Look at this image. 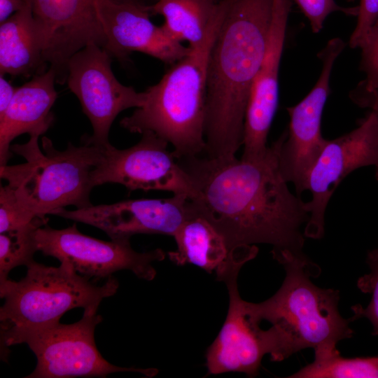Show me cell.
<instances>
[{
  "label": "cell",
  "mask_w": 378,
  "mask_h": 378,
  "mask_svg": "<svg viewBox=\"0 0 378 378\" xmlns=\"http://www.w3.org/2000/svg\"><path fill=\"white\" fill-rule=\"evenodd\" d=\"M288 129L253 161L198 155L177 159L193 187L194 209L223 236L229 248L266 244L272 253H303L302 225L309 214L279 167Z\"/></svg>",
  "instance_id": "cell-1"
},
{
  "label": "cell",
  "mask_w": 378,
  "mask_h": 378,
  "mask_svg": "<svg viewBox=\"0 0 378 378\" xmlns=\"http://www.w3.org/2000/svg\"><path fill=\"white\" fill-rule=\"evenodd\" d=\"M274 0H232L207 64L205 148L209 158L230 160L243 145L246 108L262 62Z\"/></svg>",
  "instance_id": "cell-2"
},
{
  "label": "cell",
  "mask_w": 378,
  "mask_h": 378,
  "mask_svg": "<svg viewBox=\"0 0 378 378\" xmlns=\"http://www.w3.org/2000/svg\"><path fill=\"white\" fill-rule=\"evenodd\" d=\"M286 272L279 289L266 300L247 302L249 314L260 324H271L263 330L271 360H284L302 349L337 345L353 336L349 323L338 310L340 292L316 286L320 267L304 253L288 251L272 253Z\"/></svg>",
  "instance_id": "cell-3"
},
{
  "label": "cell",
  "mask_w": 378,
  "mask_h": 378,
  "mask_svg": "<svg viewBox=\"0 0 378 378\" xmlns=\"http://www.w3.org/2000/svg\"><path fill=\"white\" fill-rule=\"evenodd\" d=\"M230 4L218 1L203 42L144 91V104L120 120L122 127L132 133L153 132L173 146L177 159L203 154L209 55Z\"/></svg>",
  "instance_id": "cell-4"
},
{
  "label": "cell",
  "mask_w": 378,
  "mask_h": 378,
  "mask_svg": "<svg viewBox=\"0 0 378 378\" xmlns=\"http://www.w3.org/2000/svg\"><path fill=\"white\" fill-rule=\"evenodd\" d=\"M38 139L30 136L25 144L11 145L13 153L25 162L0 167L1 178L13 189L20 206L32 217L42 218L68 206H92V172L104 158V147L69 143L59 150L43 136L42 151Z\"/></svg>",
  "instance_id": "cell-5"
},
{
  "label": "cell",
  "mask_w": 378,
  "mask_h": 378,
  "mask_svg": "<svg viewBox=\"0 0 378 378\" xmlns=\"http://www.w3.org/2000/svg\"><path fill=\"white\" fill-rule=\"evenodd\" d=\"M26 267L24 278L0 287V333L44 327L75 308L97 310L119 287L113 276L99 284L65 262L52 267L34 260Z\"/></svg>",
  "instance_id": "cell-6"
},
{
  "label": "cell",
  "mask_w": 378,
  "mask_h": 378,
  "mask_svg": "<svg viewBox=\"0 0 378 378\" xmlns=\"http://www.w3.org/2000/svg\"><path fill=\"white\" fill-rule=\"evenodd\" d=\"M102 320L97 309H89L71 324L58 321L39 328L0 333L1 358L8 359L10 346L27 344L36 358V365L26 378L106 377L122 372L155 377L156 368L119 367L102 357L94 340L95 328Z\"/></svg>",
  "instance_id": "cell-7"
},
{
  "label": "cell",
  "mask_w": 378,
  "mask_h": 378,
  "mask_svg": "<svg viewBox=\"0 0 378 378\" xmlns=\"http://www.w3.org/2000/svg\"><path fill=\"white\" fill-rule=\"evenodd\" d=\"M256 255L251 247L234 249L216 271L217 279L227 286L229 305L225 322L206 352V375L233 372L254 377L267 354L263 330L249 314L247 301L241 298L237 286L241 267Z\"/></svg>",
  "instance_id": "cell-8"
},
{
  "label": "cell",
  "mask_w": 378,
  "mask_h": 378,
  "mask_svg": "<svg viewBox=\"0 0 378 378\" xmlns=\"http://www.w3.org/2000/svg\"><path fill=\"white\" fill-rule=\"evenodd\" d=\"M36 239L38 250L44 255L67 262L81 275L96 281L106 280L120 270H130L140 279L152 281L157 274L153 262L166 256L160 248L136 251L130 239L106 241L91 237L80 232L76 223L60 230L47 223L38 228Z\"/></svg>",
  "instance_id": "cell-9"
},
{
  "label": "cell",
  "mask_w": 378,
  "mask_h": 378,
  "mask_svg": "<svg viewBox=\"0 0 378 378\" xmlns=\"http://www.w3.org/2000/svg\"><path fill=\"white\" fill-rule=\"evenodd\" d=\"M66 83L91 122L93 134L83 139L91 145L109 146L110 129L118 115L141 107L145 101L144 92H137L118 81L111 69V55L95 44L85 46L70 58Z\"/></svg>",
  "instance_id": "cell-10"
},
{
  "label": "cell",
  "mask_w": 378,
  "mask_h": 378,
  "mask_svg": "<svg viewBox=\"0 0 378 378\" xmlns=\"http://www.w3.org/2000/svg\"><path fill=\"white\" fill-rule=\"evenodd\" d=\"M369 166L378 172V114L372 111L354 130L327 139L311 169L307 182L312 199L306 202L309 218L303 230L305 237H323L326 210L337 186L354 170Z\"/></svg>",
  "instance_id": "cell-11"
},
{
  "label": "cell",
  "mask_w": 378,
  "mask_h": 378,
  "mask_svg": "<svg viewBox=\"0 0 378 378\" xmlns=\"http://www.w3.org/2000/svg\"><path fill=\"white\" fill-rule=\"evenodd\" d=\"M141 134V140L128 148L104 147V158L92 172L94 187L113 183L130 190H162L191 198L192 184L169 150V143L151 131Z\"/></svg>",
  "instance_id": "cell-12"
},
{
  "label": "cell",
  "mask_w": 378,
  "mask_h": 378,
  "mask_svg": "<svg viewBox=\"0 0 378 378\" xmlns=\"http://www.w3.org/2000/svg\"><path fill=\"white\" fill-rule=\"evenodd\" d=\"M345 47L340 38H333L318 52L322 62L319 78L298 104L287 108L290 116L288 136L279 153L281 172L292 183L296 195L307 190V178L327 139L321 134V118L330 94V80L334 63Z\"/></svg>",
  "instance_id": "cell-13"
},
{
  "label": "cell",
  "mask_w": 378,
  "mask_h": 378,
  "mask_svg": "<svg viewBox=\"0 0 378 378\" xmlns=\"http://www.w3.org/2000/svg\"><path fill=\"white\" fill-rule=\"evenodd\" d=\"M95 1L31 0L43 40L44 59L55 72L57 83L66 82L68 63L76 52L92 44L106 48L107 39L97 15Z\"/></svg>",
  "instance_id": "cell-14"
},
{
  "label": "cell",
  "mask_w": 378,
  "mask_h": 378,
  "mask_svg": "<svg viewBox=\"0 0 378 378\" xmlns=\"http://www.w3.org/2000/svg\"><path fill=\"white\" fill-rule=\"evenodd\" d=\"M189 213V197L136 199L110 204L62 209L55 215L94 226L111 239H130L139 234L174 236Z\"/></svg>",
  "instance_id": "cell-15"
},
{
  "label": "cell",
  "mask_w": 378,
  "mask_h": 378,
  "mask_svg": "<svg viewBox=\"0 0 378 378\" xmlns=\"http://www.w3.org/2000/svg\"><path fill=\"white\" fill-rule=\"evenodd\" d=\"M95 9L107 39L105 50L120 62L136 51L172 65L191 51L153 23L148 6L137 0H96Z\"/></svg>",
  "instance_id": "cell-16"
},
{
  "label": "cell",
  "mask_w": 378,
  "mask_h": 378,
  "mask_svg": "<svg viewBox=\"0 0 378 378\" xmlns=\"http://www.w3.org/2000/svg\"><path fill=\"white\" fill-rule=\"evenodd\" d=\"M292 0H274L262 62L255 75L246 108L241 160L253 161L268 148L267 136L279 103V72Z\"/></svg>",
  "instance_id": "cell-17"
},
{
  "label": "cell",
  "mask_w": 378,
  "mask_h": 378,
  "mask_svg": "<svg viewBox=\"0 0 378 378\" xmlns=\"http://www.w3.org/2000/svg\"><path fill=\"white\" fill-rule=\"evenodd\" d=\"M55 74L50 68L35 75L30 81L18 87L6 111L0 117V167L7 164L13 153L11 142L19 135L40 136L54 120L51 108L57 93Z\"/></svg>",
  "instance_id": "cell-18"
},
{
  "label": "cell",
  "mask_w": 378,
  "mask_h": 378,
  "mask_svg": "<svg viewBox=\"0 0 378 378\" xmlns=\"http://www.w3.org/2000/svg\"><path fill=\"white\" fill-rule=\"evenodd\" d=\"M0 23V73L29 78L46 66L42 35L34 18L31 0Z\"/></svg>",
  "instance_id": "cell-19"
},
{
  "label": "cell",
  "mask_w": 378,
  "mask_h": 378,
  "mask_svg": "<svg viewBox=\"0 0 378 378\" xmlns=\"http://www.w3.org/2000/svg\"><path fill=\"white\" fill-rule=\"evenodd\" d=\"M173 237L176 248L167 253L169 259L179 266L195 265L209 274L216 272L232 251L223 236L194 209L190 199L188 215Z\"/></svg>",
  "instance_id": "cell-20"
},
{
  "label": "cell",
  "mask_w": 378,
  "mask_h": 378,
  "mask_svg": "<svg viewBox=\"0 0 378 378\" xmlns=\"http://www.w3.org/2000/svg\"><path fill=\"white\" fill-rule=\"evenodd\" d=\"M218 0H158L150 13L164 18L163 27L176 41L195 48L205 39L218 8Z\"/></svg>",
  "instance_id": "cell-21"
},
{
  "label": "cell",
  "mask_w": 378,
  "mask_h": 378,
  "mask_svg": "<svg viewBox=\"0 0 378 378\" xmlns=\"http://www.w3.org/2000/svg\"><path fill=\"white\" fill-rule=\"evenodd\" d=\"M314 350V360L288 378H378V356L343 357L337 345Z\"/></svg>",
  "instance_id": "cell-22"
},
{
  "label": "cell",
  "mask_w": 378,
  "mask_h": 378,
  "mask_svg": "<svg viewBox=\"0 0 378 378\" xmlns=\"http://www.w3.org/2000/svg\"><path fill=\"white\" fill-rule=\"evenodd\" d=\"M48 222L47 217L37 218L27 225L0 232V287L10 279L13 269L34 261V255L38 251L36 231Z\"/></svg>",
  "instance_id": "cell-23"
},
{
  "label": "cell",
  "mask_w": 378,
  "mask_h": 378,
  "mask_svg": "<svg viewBox=\"0 0 378 378\" xmlns=\"http://www.w3.org/2000/svg\"><path fill=\"white\" fill-rule=\"evenodd\" d=\"M366 262L370 272L358 279L357 286L361 292L370 294L371 299L365 307L358 304L351 307L352 318L368 319L373 328L372 335H378V246L368 251Z\"/></svg>",
  "instance_id": "cell-24"
},
{
  "label": "cell",
  "mask_w": 378,
  "mask_h": 378,
  "mask_svg": "<svg viewBox=\"0 0 378 378\" xmlns=\"http://www.w3.org/2000/svg\"><path fill=\"white\" fill-rule=\"evenodd\" d=\"M360 69L365 78L354 90L372 92L378 89V20L360 47Z\"/></svg>",
  "instance_id": "cell-25"
},
{
  "label": "cell",
  "mask_w": 378,
  "mask_h": 378,
  "mask_svg": "<svg viewBox=\"0 0 378 378\" xmlns=\"http://www.w3.org/2000/svg\"><path fill=\"white\" fill-rule=\"evenodd\" d=\"M37 218L32 217L20 204L13 189L0 188V232L27 225Z\"/></svg>",
  "instance_id": "cell-26"
},
{
  "label": "cell",
  "mask_w": 378,
  "mask_h": 378,
  "mask_svg": "<svg viewBox=\"0 0 378 378\" xmlns=\"http://www.w3.org/2000/svg\"><path fill=\"white\" fill-rule=\"evenodd\" d=\"M303 14L309 20L313 32L318 33L323 28L327 17L334 12L357 15L358 7L345 8L335 0H294Z\"/></svg>",
  "instance_id": "cell-27"
},
{
  "label": "cell",
  "mask_w": 378,
  "mask_h": 378,
  "mask_svg": "<svg viewBox=\"0 0 378 378\" xmlns=\"http://www.w3.org/2000/svg\"><path fill=\"white\" fill-rule=\"evenodd\" d=\"M356 26L350 37L349 46L360 48L378 20V0H360Z\"/></svg>",
  "instance_id": "cell-28"
},
{
  "label": "cell",
  "mask_w": 378,
  "mask_h": 378,
  "mask_svg": "<svg viewBox=\"0 0 378 378\" xmlns=\"http://www.w3.org/2000/svg\"><path fill=\"white\" fill-rule=\"evenodd\" d=\"M349 97L358 106L369 108L378 114V89L372 92H360L353 90Z\"/></svg>",
  "instance_id": "cell-29"
},
{
  "label": "cell",
  "mask_w": 378,
  "mask_h": 378,
  "mask_svg": "<svg viewBox=\"0 0 378 378\" xmlns=\"http://www.w3.org/2000/svg\"><path fill=\"white\" fill-rule=\"evenodd\" d=\"M18 87L13 86L3 75L0 76V117L6 111Z\"/></svg>",
  "instance_id": "cell-30"
},
{
  "label": "cell",
  "mask_w": 378,
  "mask_h": 378,
  "mask_svg": "<svg viewBox=\"0 0 378 378\" xmlns=\"http://www.w3.org/2000/svg\"><path fill=\"white\" fill-rule=\"evenodd\" d=\"M23 3V0H0V23L20 10Z\"/></svg>",
  "instance_id": "cell-31"
},
{
  "label": "cell",
  "mask_w": 378,
  "mask_h": 378,
  "mask_svg": "<svg viewBox=\"0 0 378 378\" xmlns=\"http://www.w3.org/2000/svg\"><path fill=\"white\" fill-rule=\"evenodd\" d=\"M376 178L378 180V172H376Z\"/></svg>",
  "instance_id": "cell-32"
},
{
  "label": "cell",
  "mask_w": 378,
  "mask_h": 378,
  "mask_svg": "<svg viewBox=\"0 0 378 378\" xmlns=\"http://www.w3.org/2000/svg\"><path fill=\"white\" fill-rule=\"evenodd\" d=\"M218 1H219V0H218Z\"/></svg>",
  "instance_id": "cell-33"
}]
</instances>
